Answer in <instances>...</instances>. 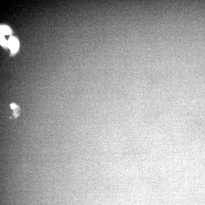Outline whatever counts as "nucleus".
Segmentation results:
<instances>
[{
  "label": "nucleus",
  "instance_id": "f257e3e1",
  "mask_svg": "<svg viewBox=\"0 0 205 205\" xmlns=\"http://www.w3.org/2000/svg\"><path fill=\"white\" fill-rule=\"evenodd\" d=\"M8 47L13 53H15L18 51L19 43L17 39L13 37H10L8 41Z\"/></svg>",
  "mask_w": 205,
  "mask_h": 205
},
{
  "label": "nucleus",
  "instance_id": "f03ea898",
  "mask_svg": "<svg viewBox=\"0 0 205 205\" xmlns=\"http://www.w3.org/2000/svg\"><path fill=\"white\" fill-rule=\"evenodd\" d=\"M11 30L6 25H2L1 26V35H8L11 33Z\"/></svg>",
  "mask_w": 205,
  "mask_h": 205
},
{
  "label": "nucleus",
  "instance_id": "7ed1b4c3",
  "mask_svg": "<svg viewBox=\"0 0 205 205\" xmlns=\"http://www.w3.org/2000/svg\"><path fill=\"white\" fill-rule=\"evenodd\" d=\"M1 43L2 45L5 46H8V41H6V39L4 38L3 35H1Z\"/></svg>",
  "mask_w": 205,
  "mask_h": 205
},
{
  "label": "nucleus",
  "instance_id": "20e7f679",
  "mask_svg": "<svg viewBox=\"0 0 205 205\" xmlns=\"http://www.w3.org/2000/svg\"><path fill=\"white\" fill-rule=\"evenodd\" d=\"M11 108L12 109H15L17 107V106L14 103L12 104L11 105Z\"/></svg>",
  "mask_w": 205,
  "mask_h": 205
}]
</instances>
